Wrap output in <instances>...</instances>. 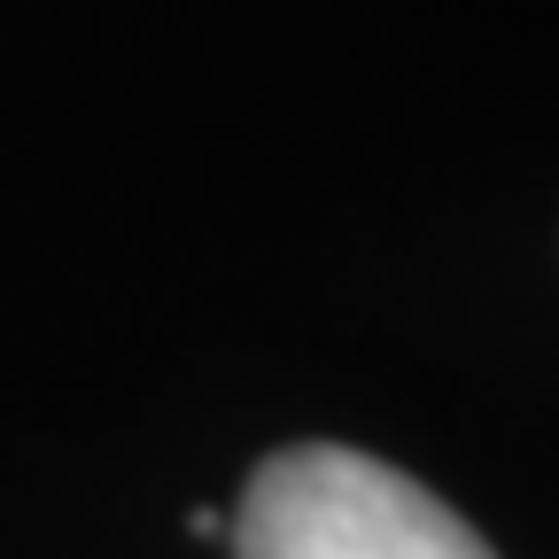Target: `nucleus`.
<instances>
[{
  "mask_svg": "<svg viewBox=\"0 0 559 559\" xmlns=\"http://www.w3.org/2000/svg\"><path fill=\"white\" fill-rule=\"evenodd\" d=\"M226 536L234 559H498L412 474L342 443L272 451Z\"/></svg>",
  "mask_w": 559,
  "mask_h": 559,
  "instance_id": "1",
  "label": "nucleus"
}]
</instances>
